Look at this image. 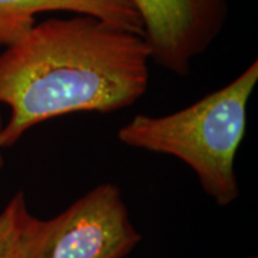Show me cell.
Instances as JSON below:
<instances>
[{
	"label": "cell",
	"mask_w": 258,
	"mask_h": 258,
	"mask_svg": "<svg viewBox=\"0 0 258 258\" xmlns=\"http://www.w3.org/2000/svg\"><path fill=\"white\" fill-rule=\"evenodd\" d=\"M142 22L151 60L186 76L194 59L220 36L230 15L228 0H131Z\"/></svg>",
	"instance_id": "obj_4"
},
{
	"label": "cell",
	"mask_w": 258,
	"mask_h": 258,
	"mask_svg": "<svg viewBox=\"0 0 258 258\" xmlns=\"http://www.w3.org/2000/svg\"><path fill=\"white\" fill-rule=\"evenodd\" d=\"M149 60L141 33L96 16L36 23L0 53V103L10 111L0 147L45 120L132 106L147 92Z\"/></svg>",
	"instance_id": "obj_1"
},
{
	"label": "cell",
	"mask_w": 258,
	"mask_h": 258,
	"mask_svg": "<svg viewBox=\"0 0 258 258\" xmlns=\"http://www.w3.org/2000/svg\"><path fill=\"white\" fill-rule=\"evenodd\" d=\"M258 82L254 60L232 82L181 111L137 115L118 131L123 145L178 158L220 207L240 197L235 157L247 128V106Z\"/></svg>",
	"instance_id": "obj_2"
},
{
	"label": "cell",
	"mask_w": 258,
	"mask_h": 258,
	"mask_svg": "<svg viewBox=\"0 0 258 258\" xmlns=\"http://www.w3.org/2000/svg\"><path fill=\"white\" fill-rule=\"evenodd\" d=\"M2 126H3V119H2V115H0V129H2ZM3 166H5V157H3V148L0 147V175H2Z\"/></svg>",
	"instance_id": "obj_7"
},
{
	"label": "cell",
	"mask_w": 258,
	"mask_h": 258,
	"mask_svg": "<svg viewBox=\"0 0 258 258\" xmlns=\"http://www.w3.org/2000/svg\"><path fill=\"white\" fill-rule=\"evenodd\" d=\"M33 217L25 192L15 194L0 211V258H19L25 232Z\"/></svg>",
	"instance_id": "obj_6"
},
{
	"label": "cell",
	"mask_w": 258,
	"mask_h": 258,
	"mask_svg": "<svg viewBox=\"0 0 258 258\" xmlns=\"http://www.w3.org/2000/svg\"><path fill=\"white\" fill-rule=\"evenodd\" d=\"M139 242L120 188L102 182L53 218L33 217L19 258H125Z\"/></svg>",
	"instance_id": "obj_3"
},
{
	"label": "cell",
	"mask_w": 258,
	"mask_h": 258,
	"mask_svg": "<svg viewBox=\"0 0 258 258\" xmlns=\"http://www.w3.org/2000/svg\"><path fill=\"white\" fill-rule=\"evenodd\" d=\"M47 12L91 15L142 35V22L131 0H0V46L18 42L36 25L37 15Z\"/></svg>",
	"instance_id": "obj_5"
}]
</instances>
